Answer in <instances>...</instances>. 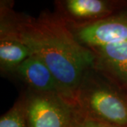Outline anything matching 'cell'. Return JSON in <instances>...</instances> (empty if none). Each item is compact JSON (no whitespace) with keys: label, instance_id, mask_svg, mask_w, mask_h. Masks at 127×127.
I'll list each match as a JSON object with an SVG mask.
<instances>
[{"label":"cell","instance_id":"277c9868","mask_svg":"<svg viewBox=\"0 0 127 127\" xmlns=\"http://www.w3.org/2000/svg\"><path fill=\"white\" fill-rule=\"evenodd\" d=\"M54 4L68 27L89 25L127 9V0H56Z\"/></svg>","mask_w":127,"mask_h":127},{"label":"cell","instance_id":"6da1fadb","mask_svg":"<svg viewBox=\"0 0 127 127\" xmlns=\"http://www.w3.org/2000/svg\"><path fill=\"white\" fill-rule=\"evenodd\" d=\"M14 5L13 1H0V34L27 46L47 64L74 100L83 76L94 64L93 53L75 39L55 12L45 10L35 18L17 12Z\"/></svg>","mask_w":127,"mask_h":127},{"label":"cell","instance_id":"9c48e42d","mask_svg":"<svg viewBox=\"0 0 127 127\" xmlns=\"http://www.w3.org/2000/svg\"><path fill=\"white\" fill-rule=\"evenodd\" d=\"M0 127H28L23 96L0 117Z\"/></svg>","mask_w":127,"mask_h":127},{"label":"cell","instance_id":"8992f818","mask_svg":"<svg viewBox=\"0 0 127 127\" xmlns=\"http://www.w3.org/2000/svg\"><path fill=\"white\" fill-rule=\"evenodd\" d=\"M9 78L21 83L23 91L53 93L73 100L60 85L47 64L34 55L21 64Z\"/></svg>","mask_w":127,"mask_h":127},{"label":"cell","instance_id":"52a82bcc","mask_svg":"<svg viewBox=\"0 0 127 127\" xmlns=\"http://www.w3.org/2000/svg\"><path fill=\"white\" fill-rule=\"evenodd\" d=\"M95 57L93 66L127 90V42L89 49Z\"/></svg>","mask_w":127,"mask_h":127},{"label":"cell","instance_id":"3957f363","mask_svg":"<svg viewBox=\"0 0 127 127\" xmlns=\"http://www.w3.org/2000/svg\"><path fill=\"white\" fill-rule=\"evenodd\" d=\"M28 127H78L81 118L74 100L53 93L22 91Z\"/></svg>","mask_w":127,"mask_h":127},{"label":"cell","instance_id":"5b68a950","mask_svg":"<svg viewBox=\"0 0 127 127\" xmlns=\"http://www.w3.org/2000/svg\"><path fill=\"white\" fill-rule=\"evenodd\" d=\"M68 28L75 39L88 49L127 42V9L95 23Z\"/></svg>","mask_w":127,"mask_h":127},{"label":"cell","instance_id":"30bf717a","mask_svg":"<svg viewBox=\"0 0 127 127\" xmlns=\"http://www.w3.org/2000/svg\"><path fill=\"white\" fill-rule=\"evenodd\" d=\"M78 127H122L114 126L112 124H109L107 123L99 122L94 119L83 117L81 116V118L79 121Z\"/></svg>","mask_w":127,"mask_h":127},{"label":"cell","instance_id":"7a4b0ae2","mask_svg":"<svg viewBox=\"0 0 127 127\" xmlns=\"http://www.w3.org/2000/svg\"><path fill=\"white\" fill-rule=\"evenodd\" d=\"M74 102L83 117L127 127V90L94 66L83 76Z\"/></svg>","mask_w":127,"mask_h":127},{"label":"cell","instance_id":"ba28073f","mask_svg":"<svg viewBox=\"0 0 127 127\" xmlns=\"http://www.w3.org/2000/svg\"><path fill=\"white\" fill-rule=\"evenodd\" d=\"M32 55L20 41L0 34V72L9 78L18 66Z\"/></svg>","mask_w":127,"mask_h":127}]
</instances>
